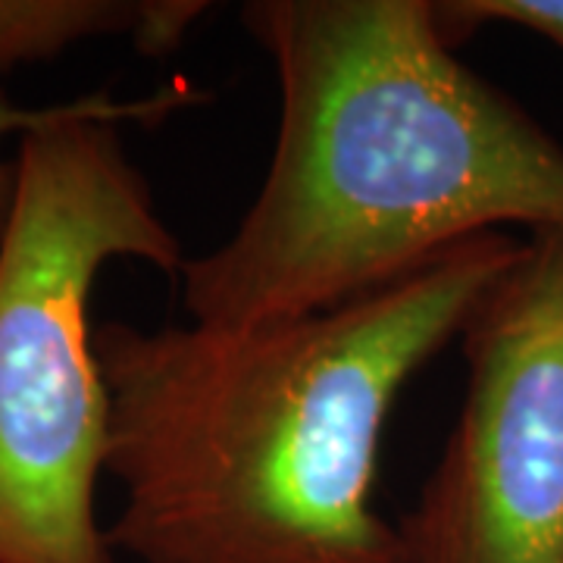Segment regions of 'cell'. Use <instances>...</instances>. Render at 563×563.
Returning <instances> with one entry per match:
<instances>
[{"instance_id": "1", "label": "cell", "mask_w": 563, "mask_h": 563, "mask_svg": "<svg viewBox=\"0 0 563 563\" xmlns=\"http://www.w3.org/2000/svg\"><path fill=\"white\" fill-rule=\"evenodd\" d=\"M523 242L485 232L332 310L251 329L107 320V539L135 563H407L373 501L391 404Z\"/></svg>"}, {"instance_id": "2", "label": "cell", "mask_w": 563, "mask_h": 563, "mask_svg": "<svg viewBox=\"0 0 563 563\" xmlns=\"http://www.w3.org/2000/svg\"><path fill=\"white\" fill-rule=\"evenodd\" d=\"M279 132L254 203L185 261L217 329L332 310L504 225H563V144L466 69L432 0H251Z\"/></svg>"}, {"instance_id": "3", "label": "cell", "mask_w": 563, "mask_h": 563, "mask_svg": "<svg viewBox=\"0 0 563 563\" xmlns=\"http://www.w3.org/2000/svg\"><path fill=\"white\" fill-rule=\"evenodd\" d=\"M203 101L185 79L135 101L91 95L20 139L0 229V563H120L98 520L110 398L88 307L113 261L179 279V235L122 125Z\"/></svg>"}, {"instance_id": "4", "label": "cell", "mask_w": 563, "mask_h": 563, "mask_svg": "<svg viewBox=\"0 0 563 563\" xmlns=\"http://www.w3.org/2000/svg\"><path fill=\"white\" fill-rule=\"evenodd\" d=\"M466 391L407 563H563V225L536 229L461 332Z\"/></svg>"}, {"instance_id": "5", "label": "cell", "mask_w": 563, "mask_h": 563, "mask_svg": "<svg viewBox=\"0 0 563 563\" xmlns=\"http://www.w3.org/2000/svg\"><path fill=\"white\" fill-rule=\"evenodd\" d=\"M147 0H0V76L101 38H139Z\"/></svg>"}, {"instance_id": "6", "label": "cell", "mask_w": 563, "mask_h": 563, "mask_svg": "<svg viewBox=\"0 0 563 563\" xmlns=\"http://www.w3.org/2000/svg\"><path fill=\"white\" fill-rule=\"evenodd\" d=\"M432 13L451 47L485 25H514L563 51V0H432Z\"/></svg>"}, {"instance_id": "7", "label": "cell", "mask_w": 563, "mask_h": 563, "mask_svg": "<svg viewBox=\"0 0 563 563\" xmlns=\"http://www.w3.org/2000/svg\"><path fill=\"white\" fill-rule=\"evenodd\" d=\"M210 10L213 3L203 0H147V16L132 44L144 57L173 54Z\"/></svg>"}, {"instance_id": "8", "label": "cell", "mask_w": 563, "mask_h": 563, "mask_svg": "<svg viewBox=\"0 0 563 563\" xmlns=\"http://www.w3.org/2000/svg\"><path fill=\"white\" fill-rule=\"evenodd\" d=\"M66 103H51V107H22L13 103L7 95H0V139L7 135H25L32 129H41L51 120H57ZM13 185H16V169L13 163L0 161V229L10 217V203H13Z\"/></svg>"}]
</instances>
